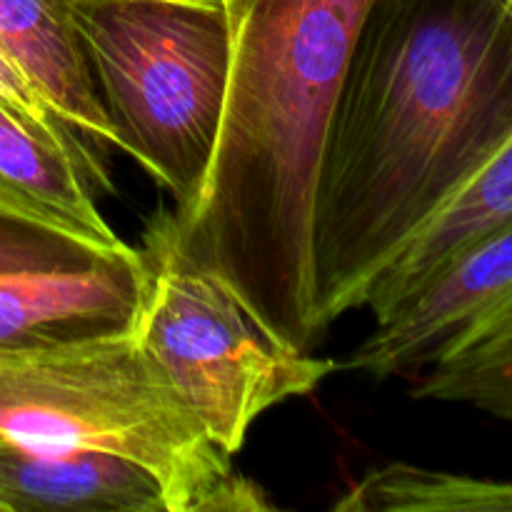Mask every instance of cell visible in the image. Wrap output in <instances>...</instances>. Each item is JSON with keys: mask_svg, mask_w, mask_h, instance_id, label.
Wrapping results in <instances>:
<instances>
[{"mask_svg": "<svg viewBox=\"0 0 512 512\" xmlns=\"http://www.w3.org/2000/svg\"><path fill=\"white\" fill-rule=\"evenodd\" d=\"M410 395L470 405L512 425V303L475 325L438 363L415 375Z\"/></svg>", "mask_w": 512, "mask_h": 512, "instance_id": "8fae6325", "label": "cell"}, {"mask_svg": "<svg viewBox=\"0 0 512 512\" xmlns=\"http://www.w3.org/2000/svg\"><path fill=\"white\" fill-rule=\"evenodd\" d=\"M0 53L38 98L105 160L113 128L73 20V0H0Z\"/></svg>", "mask_w": 512, "mask_h": 512, "instance_id": "52a82bcc", "label": "cell"}, {"mask_svg": "<svg viewBox=\"0 0 512 512\" xmlns=\"http://www.w3.org/2000/svg\"><path fill=\"white\" fill-rule=\"evenodd\" d=\"M512 138L500 0H378L355 43L315 183L318 328L365 308L410 238Z\"/></svg>", "mask_w": 512, "mask_h": 512, "instance_id": "6da1fadb", "label": "cell"}, {"mask_svg": "<svg viewBox=\"0 0 512 512\" xmlns=\"http://www.w3.org/2000/svg\"><path fill=\"white\" fill-rule=\"evenodd\" d=\"M0 108L8 110L10 115L20 120L23 125H28L33 133L50 138L53 143H58L70 158L78 165L80 175L88 183L90 193L98 198V195H108L113 190L110 183L108 165L103 158L93 153L43 100L38 98L33 88L25 83L23 75L13 68V65L5 60V55L0 53Z\"/></svg>", "mask_w": 512, "mask_h": 512, "instance_id": "5bb4252c", "label": "cell"}, {"mask_svg": "<svg viewBox=\"0 0 512 512\" xmlns=\"http://www.w3.org/2000/svg\"><path fill=\"white\" fill-rule=\"evenodd\" d=\"M0 512H170L135 460L90 448H0Z\"/></svg>", "mask_w": 512, "mask_h": 512, "instance_id": "ba28073f", "label": "cell"}, {"mask_svg": "<svg viewBox=\"0 0 512 512\" xmlns=\"http://www.w3.org/2000/svg\"><path fill=\"white\" fill-rule=\"evenodd\" d=\"M512 303V228L450 260L348 353L343 368L373 378L418 375L465 333Z\"/></svg>", "mask_w": 512, "mask_h": 512, "instance_id": "8992f818", "label": "cell"}, {"mask_svg": "<svg viewBox=\"0 0 512 512\" xmlns=\"http://www.w3.org/2000/svg\"><path fill=\"white\" fill-rule=\"evenodd\" d=\"M0 203L88 238L120 240L75 160L5 108H0Z\"/></svg>", "mask_w": 512, "mask_h": 512, "instance_id": "30bf717a", "label": "cell"}, {"mask_svg": "<svg viewBox=\"0 0 512 512\" xmlns=\"http://www.w3.org/2000/svg\"><path fill=\"white\" fill-rule=\"evenodd\" d=\"M118 243L123 240L105 243L88 238L0 203V275L40 273L88 263Z\"/></svg>", "mask_w": 512, "mask_h": 512, "instance_id": "4fadbf2b", "label": "cell"}, {"mask_svg": "<svg viewBox=\"0 0 512 512\" xmlns=\"http://www.w3.org/2000/svg\"><path fill=\"white\" fill-rule=\"evenodd\" d=\"M138 250L145 285L133 335L230 458L260 415L310 395L338 370L270 333L228 283L188 258L173 213L155 215Z\"/></svg>", "mask_w": 512, "mask_h": 512, "instance_id": "5b68a950", "label": "cell"}, {"mask_svg": "<svg viewBox=\"0 0 512 512\" xmlns=\"http://www.w3.org/2000/svg\"><path fill=\"white\" fill-rule=\"evenodd\" d=\"M338 512H512V483L440 473L410 463L368 470L333 505Z\"/></svg>", "mask_w": 512, "mask_h": 512, "instance_id": "7c38bea8", "label": "cell"}, {"mask_svg": "<svg viewBox=\"0 0 512 512\" xmlns=\"http://www.w3.org/2000/svg\"><path fill=\"white\" fill-rule=\"evenodd\" d=\"M500 3H503L505 10H508V13L512 15V0H500Z\"/></svg>", "mask_w": 512, "mask_h": 512, "instance_id": "9a60e30c", "label": "cell"}, {"mask_svg": "<svg viewBox=\"0 0 512 512\" xmlns=\"http://www.w3.org/2000/svg\"><path fill=\"white\" fill-rule=\"evenodd\" d=\"M505 228H512V138L390 260L365 308L383 323L450 260Z\"/></svg>", "mask_w": 512, "mask_h": 512, "instance_id": "9c48e42d", "label": "cell"}, {"mask_svg": "<svg viewBox=\"0 0 512 512\" xmlns=\"http://www.w3.org/2000/svg\"><path fill=\"white\" fill-rule=\"evenodd\" d=\"M0 448H90L160 480L170 512H265V490L233 470L133 330L0 355Z\"/></svg>", "mask_w": 512, "mask_h": 512, "instance_id": "3957f363", "label": "cell"}, {"mask_svg": "<svg viewBox=\"0 0 512 512\" xmlns=\"http://www.w3.org/2000/svg\"><path fill=\"white\" fill-rule=\"evenodd\" d=\"M73 20L113 145L173 193H200L230 70L223 0H73Z\"/></svg>", "mask_w": 512, "mask_h": 512, "instance_id": "277c9868", "label": "cell"}, {"mask_svg": "<svg viewBox=\"0 0 512 512\" xmlns=\"http://www.w3.org/2000/svg\"><path fill=\"white\" fill-rule=\"evenodd\" d=\"M233 3H235V0H223V5H225V10H230V8H233Z\"/></svg>", "mask_w": 512, "mask_h": 512, "instance_id": "2e32d148", "label": "cell"}, {"mask_svg": "<svg viewBox=\"0 0 512 512\" xmlns=\"http://www.w3.org/2000/svg\"><path fill=\"white\" fill-rule=\"evenodd\" d=\"M378 0H235L223 118L193 203L173 210L188 258L298 350L313 308L310 218L335 103Z\"/></svg>", "mask_w": 512, "mask_h": 512, "instance_id": "7a4b0ae2", "label": "cell"}]
</instances>
